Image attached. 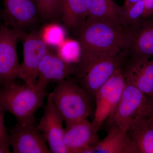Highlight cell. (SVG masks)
<instances>
[{"label": "cell", "instance_id": "cell-19", "mask_svg": "<svg viewBox=\"0 0 153 153\" xmlns=\"http://www.w3.org/2000/svg\"><path fill=\"white\" fill-rule=\"evenodd\" d=\"M86 21H105L126 27L123 20L122 7L114 0H89V10Z\"/></svg>", "mask_w": 153, "mask_h": 153}, {"label": "cell", "instance_id": "cell-5", "mask_svg": "<svg viewBox=\"0 0 153 153\" xmlns=\"http://www.w3.org/2000/svg\"><path fill=\"white\" fill-rule=\"evenodd\" d=\"M13 29L23 45L24 59L20 64L21 79L26 85L35 87L39 65L49 51L48 46L41 39L39 32L33 31L27 33L18 28Z\"/></svg>", "mask_w": 153, "mask_h": 153}, {"label": "cell", "instance_id": "cell-2", "mask_svg": "<svg viewBox=\"0 0 153 153\" xmlns=\"http://www.w3.org/2000/svg\"><path fill=\"white\" fill-rule=\"evenodd\" d=\"M47 94L35 86L15 81L0 87V104L5 111L13 115L18 123L34 125L35 113L42 107Z\"/></svg>", "mask_w": 153, "mask_h": 153}, {"label": "cell", "instance_id": "cell-24", "mask_svg": "<svg viewBox=\"0 0 153 153\" xmlns=\"http://www.w3.org/2000/svg\"><path fill=\"white\" fill-rule=\"evenodd\" d=\"M5 110L0 104V146L10 153V147L9 134L4 124V114Z\"/></svg>", "mask_w": 153, "mask_h": 153}, {"label": "cell", "instance_id": "cell-9", "mask_svg": "<svg viewBox=\"0 0 153 153\" xmlns=\"http://www.w3.org/2000/svg\"><path fill=\"white\" fill-rule=\"evenodd\" d=\"M47 97L43 116L36 127L44 135L51 153H68L63 141V117L49 94Z\"/></svg>", "mask_w": 153, "mask_h": 153}, {"label": "cell", "instance_id": "cell-3", "mask_svg": "<svg viewBox=\"0 0 153 153\" xmlns=\"http://www.w3.org/2000/svg\"><path fill=\"white\" fill-rule=\"evenodd\" d=\"M49 94L66 126L86 119L90 116V96L74 80L68 78L57 82Z\"/></svg>", "mask_w": 153, "mask_h": 153}, {"label": "cell", "instance_id": "cell-20", "mask_svg": "<svg viewBox=\"0 0 153 153\" xmlns=\"http://www.w3.org/2000/svg\"><path fill=\"white\" fill-rule=\"evenodd\" d=\"M40 37L47 46L57 47L66 39V31L62 25L56 23L47 24L39 32Z\"/></svg>", "mask_w": 153, "mask_h": 153}, {"label": "cell", "instance_id": "cell-21", "mask_svg": "<svg viewBox=\"0 0 153 153\" xmlns=\"http://www.w3.org/2000/svg\"><path fill=\"white\" fill-rule=\"evenodd\" d=\"M56 48V54L64 61L71 64L79 62L81 50L78 41L66 38Z\"/></svg>", "mask_w": 153, "mask_h": 153}, {"label": "cell", "instance_id": "cell-27", "mask_svg": "<svg viewBox=\"0 0 153 153\" xmlns=\"http://www.w3.org/2000/svg\"><path fill=\"white\" fill-rule=\"evenodd\" d=\"M143 1L144 0H125L124 4L123 7V8H126L136 3Z\"/></svg>", "mask_w": 153, "mask_h": 153}, {"label": "cell", "instance_id": "cell-8", "mask_svg": "<svg viewBox=\"0 0 153 153\" xmlns=\"http://www.w3.org/2000/svg\"><path fill=\"white\" fill-rule=\"evenodd\" d=\"M127 56V50H125L114 57L94 63L78 78L80 86L90 97H94L115 72L123 67Z\"/></svg>", "mask_w": 153, "mask_h": 153}, {"label": "cell", "instance_id": "cell-26", "mask_svg": "<svg viewBox=\"0 0 153 153\" xmlns=\"http://www.w3.org/2000/svg\"><path fill=\"white\" fill-rule=\"evenodd\" d=\"M148 106L147 110L151 114L153 115V96L147 98Z\"/></svg>", "mask_w": 153, "mask_h": 153}, {"label": "cell", "instance_id": "cell-14", "mask_svg": "<svg viewBox=\"0 0 153 153\" xmlns=\"http://www.w3.org/2000/svg\"><path fill=\"white\" fill-rule=\"evenodd\" d=\"M76 69L74 64L67 63L49 50L39 65L35 87L45 91L49 82L68 79L71 74L75 73Z\"/></svg>", "mask_w": 153, "mask_h": 153}, {"label": "cell", "instance_id": "cell-22", "mask_svg": "<svg viewBox=\"0 0 153 153\" xmlns=\"http://www.w3.org/2000/svg\"><path fill=\"white\" fill-rule=\"evenodd\" d=\"M39 17L44 20H54L60 17V0H36Z\"/></svg>", "mask_w": 153, "mask_h": 153}, {"label": "cell", "instance_id": "cell-12", "mask_svg": "<svg viewBox=\"0 0 153 153\" xmlns=\"http://www.w3.org/2000/svg\"><path fill=\"white\" fill-rule=\"evenodd\" d=\"M1 17L12 29L25 30L35 25L39 17L36 0H3Z\"/></svg>", "mask_w": 153, "mask_h": 153}, {"label": "cell", "instance_id": "cell-18", "mask_svg": "<svg viewBox=\"0 0 153 153\" xmlns=\"http://www.w3.org/2000/svg\"><path fill=\"white\" fill-rule=\"evenodd\" d=\"M89 10V0H60V16L68 30H77L84 25Z\"/></svg>", "mask_w": 153, "mask_h": 153}, {"label": "cell", "instance_id": "cell-11", "mask_svg": "<svg viewBox=\"0 0 153 153\" xmlns=\"http://www.w3.org/2000/svg\"><path fill=\"white\" fill-rule=\"evenodd\" d=\"M98 131L87 119L66 126L63 141L68 153H94L93 146L100 141Z\"/></svg>", "mask_w": 153, "mask_h": 153}, {"label": "cell", "instance_id": "cell-16", "mask_svg": "<svg viewBox=\"0 0 153 153\" xmlns=\"http://www.w3.org/2000/svg\"><path fill=\"white\" fill-rule=\"evenodd\" d=\"M126 81L142 92L147 98L153 96V61H131L123 67Z\"/></svg>", "mask_w": 153, "mask_h": 153}, {"label": "cell", "instance_id": "cell-25", "mask_svg": "<svg viewBox=\"0 0 153 153\" xmlns=\"http://www.w3.org/2000/svg\"><path fill=\"white\" fill-rule=\"evenodd\" d=\"M144 11L143 17L150 16L153 15V0H144Z\"/></svg>", "mask_w": 153, "mask_h": 153}, {"label": "cell", "instance_id": "cell-15", "mask_svg": "<svg viewBox=\"0 0 153 153\" xmlns=\"http://www.w3.org/2000/svg\"><path fill=\"white\" fill-rule=\"evenodd\" d=\"M135 153H153V115L147 108L128 130Z\"/></svg>", "mask_w": 153, "mask_h": 153}, {"label": "cell", "instance_id": "cell-1", "mask_svg": "<svg viewBox=\"0 0 153 153\" xmlns=\"http://www.w3.org/2000/svg\"><path fill=\"white\" fill-rule=\"evenodd\" d=\"M81 55L74 74L82 76L94 63L128 50L131 33L122 25L102 21H86L79 29Z\"/></svg>", "mask_w": 153, "mask_h": 153}, {"label": "cell", "instance_id": "cell-29", "mask_svg": "<svg viewBox=\"0 0 153 153\" xmlns=\"http://www.w3.org/2000/svg\"><path fill=\"white\" fill-rule=\"evenodd\" d=\"M0 16H1V13H0Z\"/></svg>", "mask_w": 153, "mask_h": 153}, {"label": "cell", "instance_id": "cell-30", "mask_svg": "<svg viewBox=\"0 0 153 153\" xmlns=\"http://www.w3.org/2000/svg\"></svg>", "mask_w": 153, "mask_h": 153}, {"label": "cell", "instance_id": "cell-23", "mask_svg": "<svg viewBox=\"0 0 153 153\" xmlns=\"http://www.w3.org/2000/svg\"><path fill=\"white\" fill-rule=\"evenodd\" d=\"M123 8V25L127 29L129 28L143 18L144 11V1Z\"/></svg>", "mask_w": 153, "mask_h": 153}, {"label": "cell", "instance_id": "cell-6", "mask_svg": "<svg viewBox=\"0 0 153 153\" xmlns=\"http://www.w3.org/2000/svg\"><path fill=\"white\" fill-rule=\"evenodd\" d=\"M125 84L123 69L120 68L95 93L96 109L92 122L98 130L117 106Z\"/></svg>", "mask_w": 153, "mask_h": 153}, {"label": "cell", "instance_id": "cell-10", "mask_svg": "<svg viewBox=\"0 0 153 153\" xmlns=\"http://www.w3.org/2000/svg\"><path fill=\"white\" fill-rule=\"evenodd\" d=\"M8 131L14 153H51L43 134L34 125L18 123Z\"/></svg>", "mask_w": 153, "mask_h": 153}, {"label": "cell", "instance_id": "cell-17", "mask_svg": "<svg viewBox=\"0 0 153 153\" xmlns=\"http://www.w3.org/2000/svg\"><path fill=\"white\" fill-rule=\"evenodd\" d=\"M95 153H135L128 129L110 127L105 137L94 146Z\"/></svg>", "mask_w": 153, "mask_h": 153}, {"label": "cell", "instance_id": "cell-7", "mask_svg": "<svg viewBox=\"0 0 153 153\" xmlns=\"http://www.w3.org/2000/svg\"><path fill=\"white\" fill-rule=\"evenodd\" d=\"M18 40L16 33L12 28L0 24V86L21 79L17 50Z\"/></svg>", "mask_w": 153, "mask_h": 153}, {"label": "cell", "instance_id": "cell-28", "mask_svg": "<svg viewBox=\"0 0 153 153\" xmlns=\"http://www.w3.org/2000/svg\"><path fill=\"white\" fill-rule=\"evenodd\" d=\"M9 153L7 151L4 149V148L0 146V153Z\"/></svg>", "mask_w": 153, "mask_h": 153}, {"label": "cell", "instance_id": "cell-13", "mask_svg": "<svg viewBox=\"0 0 153 153\" xmlns=\"http://www.w3.org/2000/svg\"><path fill=\"white\" fill-rule=\"evenodd\" d=\"M129 30L131 33L128 55L130 61L149 60L153 56V16L143 17Z\"/></svg>", "mask_w": 153, "mask_h": 153}, {"label": "cell", "instance_id": "cell-4", "mask_svg": "<svg viewBox=\"0 0 153 153\" xmlns=\"http://www.w3.org/2000/svg\"><path fill=\"white\" fill-rule=\"evenodd\" d=\"M147 106L146 96L133 84L126 80L120 100L107 120L108 124L110 127L128 130L144 113Z\"/></svg>", "mask_w": 153, "mask_h": 153}]
</instances>
